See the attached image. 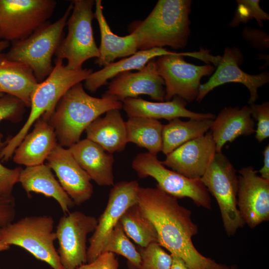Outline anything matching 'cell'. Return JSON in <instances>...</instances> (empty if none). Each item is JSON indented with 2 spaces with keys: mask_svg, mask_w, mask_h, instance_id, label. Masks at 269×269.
<instances>
[{
  "mask_svg": "<svg viewBox=\"0 0 269 269\" xmlns=\"http://www.w3.org/2000/svg\"><path fill=\"white\" fill-rule=\"evenodd\" d=\"M15 217V201L12 195H0V228L12 223Z\"/></svg>",
  "mask_w": 269,
  "mask_h": 269,
  "instance_id": "obj_38",
  "label": "cell"
},
{
  "mask_svg": "<svg viewBox=\"0 0 269 269\" xmlns=\"http://www.w3.org/2000/svg\"><path fill=\"white\" fill-rule=\"evenodd\" d=\"M264 155V165L258 171L263 178L269 180V145L268 144L263 152Z\"/></svg>",
  "mask_w": 269,
  "mask_h": 269,
  "instance_id": "obj_40",
  "label": "cell"
},
{
  "mask_svg": "<svg viewBox=\"0 0 269 269\" xmlns=\"http://www.w3.org/2000/svg\"><path fill=\"white\" fill-rule=\"evenodd\" d=\"M140 95H148L159 102L165 101V84L158 72L154 58L136 72H125L117 75L102 97L122 102L127 98H136Z\"/></svg>",
  "mask_w": 269,
  "mask_h": 269,
  "instance_id": "obj_16",
  "label": "cell"
},
{
  "mask_svg": "<svg viewBox=\"0 0 269 269\" xmlns=\"http://www.w3.org/2000/svg\"><path fill=\"white\" fill-rule=\"evenodd\" d=\"M137 204L154 226L158 244L183 260L190 269H230L196 249L192 238L198 233V226L190 210L180 205L177 198L157 187L139 186Z\"/></svg>",
  "mask_w": 269,
  "mask_h": 269,
  "instance_id": "obj_1",
  "label": "cell"
},
{
  "mask_svg": "<svg viewBox=\"0 0 269 269\" xmlns=\"http://www.w3.org/2000/svg\"><path fill=\"white\" fill-rule=\"evenodd\" d=\"M183 56H190L204 62L218 65L220 56H214L204 49L199 51L176 52L162 55L155 60L157 71L165 84V100L168 101L178 96L186 102L196 100L199 93L200 81L204 76L211 75L214 66L207 64L196 65L186 62Z\"/></svg>",
  "mask_w": 269,
  "mask_h": 269,
  "instance_id": "obj_5",
  "label": "cell"
},
{
  "mask_svg": "<svg viewBox=\"0 0 269 269\" xmlns=\"http://www.w3.org/2000/svg\"><path fill=\"white\" fill-rule=\"evenodd\" d=\"M123 107L128 117H141L168 121L181 117L193 119H213L215 116L210 113L194 112L186 108L187 102L175 96L168 101L152 102L137 98H129L122 102Z\"/></svg>",
  "mask_w": 269,
  "mask_h": 269,
  "instance_id": "obj_21",
  "label": "cell"
},
{
  "mask_svg": "<svg viewBox=\"0 0 269 269\" xmlns=\"http://www.w3.org/2000/svg\"><path fill=\"white\" fill-rule=\"evenodd\" d=\"M243 61V54L238 48L227 47L215 73L207 82L200 85L196 100L200 103L214 88L234 82L241 83L248 88L250 95L248 103H254L259 98L258 89L269 82V73L265 71L257 75L247 73L239 67Z\"/></svg>",
  "mask_w": 269,
  "mask_h": 269,
  "instance_id": "obj_14",
  "label": "cell"
},
{
  "mask_svg": "<svg viewBox=\"0 0 269 269\" xmlns=\"http://www.w3.org/2000/svg\"><path fill=\"white\" fill-rule=\"evenodd\" d=\"M242 36L252 47L258 50L264 51L269 48V34L262 29L246 26L243 29Z\"/></svg>",
  "mask_w": 269,
  "mask_h": 269,
  "instance_id": "obj_37",
  "label": "cell"
},
{
  "mask_svg": "<svg viewBox=\"0 0 269 269\" xmlns=\"http://www.w3.org/2000/svg\"><path fill=\"white\" fill-rule=\"evenodd\" d=\"M250 112L253 119L257 121L255 138L261 142L269 137V102L261 104H250Z\"/></svg>",
  "mask_w": 269,
  "mask_h": 269,
  "instance_id": "obj_35",
  "label": "cell"
},
{
  "mask_svg": "<svg viewBox=\"0 0 269 269\" xmlns=\"http://www.w3.org/2000/svg\"><path fill=\"white\" fill-rule=\"evenodd\" d=\"M111 252L124 257L132 269H138L140 256L125 233L119 222L111 232L104 248L103 253Z\"/></svg>",
  "mask_w": 269,
  "mask_h": 269,
  "instance_id": "obj_31",
  "label": "cell"
},
{
  "mask_svg": "<svg viewBox=\"0 0 269 269\" xmlns=\"http://www.w3.org/2000/svg\"><path fill=\"white\" fill-rule=\"evenodd\" d=\"M73 8L71 2L65 12L53 23L49 21L27 38L11 42L3 55L7 59L22 63L32 71L38 83L51 73L52 59L63 37V30Z\"/></svg>",
  "mask_w": 269,
  "mask_h": 269,
  "instance_id": "obj_6",
  "label": "cell"
},
{
  "mask_svg": "<svg viewBox=\"0 0 269 269\" xmlns=\"http://www.w3.org/2000/svg\"><path fill=\"white\" fill-rule=\"evenodd\" d=\"M33 125L32 131L24 136L12 155L15 163L26 167L44 163L58 144L55 131L47 121L40 117Z\"/></svg>",
  "mask_w": 269,
  "mask_h": 269,
  "instance_id": "obj_19",
  "label": "cell"
},
{
  "mask_svg": "<svg viewBox=\"0 0 269 269\" xmlns=\"http://www.w3.org/2000/svg\"><path fill=\"white\" fill-rule=\"evenodd\" d=\"M21 169L20 167L9 169L0 163V195H12L13 187L18 182Z\"/></svg>",
  "mask_w": 269,
  "mask_h": 269,
  "instance_id": "obj_36",
  "label": "cell"
},
{
  "mask_svg": "<svg viewBox=\"0 0 269 269\" xmlns=\"http://www.w3.org/2000/svg\"><path fill=\"white\" fill-rule=\"evenodd\" d=\"M54 220L50 215L27 216L0 228V240L15 245L43 261L53 269H64L54 242Z\"/></svg>",
  "mask_w": 269,
  "mask_h": 269,
  "instance_id": "obj_7",
  "label": "cell"
},
{
  "mask_svg": "<svg viewBox=\"0 0 269 269\" xmlns=\"http://www.w3.org/2000/svg\"><path fill=\"white\" fill-rule=\"evenodd\" d=\"M26 107L24 103L19 99L8 94H3L0 97V122L2 120L12 123L20 122ZM2 135L0 133V153L5 146L6 142L2 141Z\"/></svg>",
  "mask_w": 269,
  "mask_h": 269,
  "instance_id": "obj_34",
  "label": "cell"
},
{
  "mask_svg": "<svg viewBox=\"0 0 269 269\" xmlns=\"http://www.w3.org/2000/svg\"><path fill=\"white\" fill-rule=\"evenodd\" d=\"M119 262L114 254L104 252L94 261L84 264L76 269H119Z\"/></svg>",
  "mask_w": 269,
  "mask_h": 269,
  "instance_id": "obj_39",
  "label": "cell"
},
{
  "mask_svg": "<svg viewBox=\"0 0 269 269\" xmlns=\"http://www.w3.org/2000/svg\"><path fill=\"white\" fill-rule=\"evenodd\" d=\"M200 179L217 201L227 235H234L245 224L237 206L236 169L222 152H216Z\"/></svg>",
  "mask_w": 269,
  "mask_h": 269,
  "instance_id": "obj_9",
  "label": "cell"
},
{
  "mask_svg": "<svg viewBox=\"0 0 269 269\" xmlns=\"http://www.w3.org/2000/svg\"><path fill=\"white\" fill-rule=\"evenodd\" d=\"M212 133L182 144L166 155L164 166L191 179H200L216 153Z\"/></svg>",
  "mask_w": 269,
  "mask_h": 269,
  "instance_id": "obj_17",
  "label": "cell"
},
{
  "mask_svg": "<svg viewBox=\"0 0 269 269\" xmlns=\"http://www.w3.org/2000/svg\"><path fill=\"white\" fill-rule=\"evenodd\" d=\"M9 247L10 246L0 240V252L7 250Z\"/></svg>",
  "mask_w": 269,
  "mask_h": 269,
  "instance_id": "obj_43",
  "label": "cell"
},
{
  "mask_svg": "<svg viewBox=\"0 0 269 269\" xmlns=\"http://www.w3.org/2000/svg\"><path fill=\"white\" fill-rule=\"evenodd\" d=\"M140 263L138 269H170L172 258L157 242L139 247Z\"/></svg>",
  "mask_w": 269,
  "mask_h": 269,
  "instance_id": "obj_32",
  "label": "cell"
},
{
  "mask_svg": "<svg viewBox=\"0 0 269 269\" xmlns=\"http://www.w3.org/2000/svg\"><path fill=\"white\" fill-rule=\"evenodd\" d=\"M132 166L141 178L150 176L157 181L156 187L176 198L187 197L198 207L211 208V200L201 179H191L163 165L156 155L149 152L137 154Z\"/></svg>",
  "mask_w": 269,
  "mask_h": 269,
  "instance_id": "obj_10",
  "label": "cell"
},
{
  "mask_svg": "<svg viewBox=\"0 0 269 269\" xmlns=\"http://www.w3.org/2000/svg\"><path fill=\"white\" fill-rule=\"evenodd\" d=\"M230 269H237V267L235 266H232Z\"/></svg>",
  "mask_w": 269,
  "mask_h": 269,
  "instance_id": "obj_44",
  "label": "cell"
},
{
  "mask_svg": "<svg viewBox=\"0 0 269 269\" xmlns=\"http://www.w3.org/2000/svg\"><path fill=\"white\" fill-rule=\"evenodd\" d=\"M175 52L163 48H154L148 50H138L130 57L114 62L102 69L93 72L84 81V87L92 93L107 84V81L117 75L130 72L133 70H139L151 59L162 55L171 54Z\"/></svg>",
  "mask_w": 269,
  "mask_h": 269,
  "instance_id": "obj_27",
  "label": "cell"
},
{
  "mask_svg": "<svg viewBox=\"0 0 269 269\" xmlns=\"http://www.w3.org/2000/svg\"><path fill=\"white\" fill-rule=\"evenodd\" d=\"M54 0H0V40L24 39L48 21Z\"/></svg>",
  "mask_w": 269,
  "mask_h": 269,
  "instance_id": "obj_11",
  "label": "cell"
},
{
  "mask_svg": "<svg viewBox=\"0 0 269 269\" xmlns=\"http://www.w3.org/2000/svg\"><path fill=\"white\" fill-rule=\"evenodd\" d=\"M255 127L249 107H225L215 118L210 127L216 152H222L226 143L232 142L241 135L253 134Z\"/></svg>",
  "mask_w": 269,
  "mask_h": 269,
  "instance_id": "obj_22",
  "label": "cell"
},
{
  "mask_svg": "<svg viewBox=\"0 0 269 269\" xmlns=\"http://www.w3.org/2000/svg\"><path fill=\"white\" fill-rule=\"evenodd\" d=\"M139 184L135 180L122 181L113 185L110 190L106 207L89 240L87 263L94 261L103 253L105 245L113 230L125 212L137 203Z\"/></svg>",
  "mask_w": 269,
  "mask_h": 269,
  "instance_id": "obj_13",
  "label": "cell"
},
{
  "mask_svg": "<svg viewBox=\"0 0 269 269\" xmlns=\"http://www.w3.org/2000/svg\"><path fill=\"white\" fill-rule=\"evenodd\" d=\"M119 222L126 235L140 247H145L153 242L158 243L154 226L142 213L137 203L130 207Z\"/></svg>",
  "mask_w": 269,
  "mask_h": 269,
  "instance_id": "obj_30",
  "label": "cell"
},
{
  "mask_svg": "<svg viewBox=\"0 0 269 269\" xmlns=\"http://www.w3.org/2000/svg\"><path fill=\"white\" fill-rule=\"evenodd\" d=\"M63 60L55 58L49 75L38 83L31 99L30 112L19 131L6 142L0 159L7 161L35 122L40 117L48 121L62 96L72 86L85 81L93 72L92 69L70 70Z\"/></svg>",
  "mask_w": 269,
  "mask_h": 269,
  "instance_id": "obj_4",
  "label": "cell"
},
{
  "mask_svg": "<svg viewBox=\"0 0 269 269\" xmlns=\"http://www.w3.org/2000/svg\"><path fill=\"white\" fill-rule=\"evenodd\" d=\"M98 220L76 211L62 216L56 227L58 254L64 269H76L87 263L86 241L88 235L94 232Z\"/></svg>",
  "mask_w": 269,
  "mask_h": 269,
  "instance_id": "obj_12",
  "label": "cell"
},
{
  "mask_svg": "<svg viewBox=\"0 0 269 269\" xmlns=\"http://www.w3.org/2000/svg\"><path fill=\"white\" fill-rule=\"evenodd\" d=\"M3 95V94L0 93V97L1 96H2Z\"/></svg>",
  "mask_w": 269,
  "mask_h": 269,
  "instance_id": "obj_45",
  "label": "cell"
},
{
  "mask_svg": "<svg viewBox=\"0 0 269 269\" xmlns=\"http://www.w3.org/2000/svg\"><path fill=\"white\" fill-rule=\"evenodd\" d=\"M191 0H159L143 20L129 26L137 50L169 46L183 48L190 34Z\"/></svg>",
  "mask_w": 269,
  "mask_h": 269,
  "instance_id": "obj_2",
  "label": "cell"
},
{
  "mask_svg": "<svg viewBox=\"0 0 269 269\" xmlns=\"http://www.w3.org/2000/svg\"><path fill=\"white\" fill-rule=\"evenodd\" d=\"M172 262L170 269H190L185 263L180 258L171 254Z\"/></svg>",
  "mask_w": 269,
  "mask_h": 269,
  "instance_id": "obj_41",
  "label": "cell"
},
{
  "mask_svg": "<svg viewBox=\"0 0 269 269\" xmlns=\"http://www.w3.org/2000/svg\"><path fill=\"white\" fill-rule=\"evenodd\" d=\"M122 107V102L89 95L79 83L62 96L48 122L58 143L69 148L80 140L82 133L94 120L110 110Z\"/></svg>",
  "mask_w": 269,
  "mask_h": 269,
  "instance_id": "obj_3",
  "label": "cell"
},
{
  "mask_svg": "<svg viewBox=\"0 0 269 269\" xmlns=\"http://www.w3.org/2000/svg\"><path fill=\"white\" fill-rule=\"evenodd\" d=\"M72 11L66 25L68 32L55 52L56 58L66 59L70 70L82 68L87 60L99 56V48L93 32L92 20L95 18L93 0H73Z\"/></svg>",
  "mask_w": 269,
  "mask_h": 269,
  "instance_id": "obj_8",
  "label": "cell"
},
{
  "mask_svg": "<svg viewBox=\"0 0 269 269\" xmlns=\"http://www.w3.org/2000/svg\"><path fill=\"white\" fill-rule=\"evenodd\" d=\"M95 6L94 16L99 24L101 34L99 56L95 60V64L104 67L118 58L136 53L138 50L134 35L130 33L120 36L113 33L104 16L102 0H95Z\"/></svg>",
  "mask_w": 269,
  "mask_h": 269,
  "instance_id": "obj_24",
  "label": "cell"
},
{
  "mask_svg": "<svg viewBox=\"0 0 269 269\" xmlns=\"http://www.w3.org/2000/svg\"><path fill=\"white\" fill-rule=\"evenodd\" d=\"M87 138L112 153L124 149L127 142L126 122L119 109H112L99 117L86 129Z\"/></svg>",
  "mask_w": 269,
  "mask_h": 269,
  "instance_id": "obj_26",
  "label": "cell"
},
{
  "mask_svg": "<svg viewBox=\"0 0 269 269\" xmlns=\"http://www.w3.org/2000/svg\"><path fill=\"white\" fill-rule=\"evenodd\" d=\"M237 9L230 23L232 27L238 26L241 23H247L256 19L260 27L264 26L263 21L269 19V15L260 6V0H237Z\"/></svg>",
  "mask_w": 269,
  "mask_h": 269,
  "instance_id": "obj_33",
  "label": "cell"
},
{
  "mask_svg": "<svg viewBox=\"0 0 269 269\" xmlns=\"http://www.w3.org/2000/svg\"><path fill=\"white\" fill-rule=\"evenodd\" d=\"M237 206L245 224L254 228L269 219V180L251 166L239 170Z\"/></svg>",
  "mask_w": 269,
  "mask_h": 269,
  "instance_id": "obj_15",
  "label": "cell"
},
{
  "mask_svg": "<svg viewBox=\"0 0 269 269\" xmlns=\"http://www.w3.org/2000/svg\"><path fill=\"white\" fill-rule=\"evenodd\" d=\"M213 119H190L183 121L175 118L163 126L161 151L166 155L187 142L205 134L210 129Z\"/></svg>",
  "mask_w": 269,
  "mask_h": 269,
  "instance_id": "obj_28",
  "label": "cell"
},
{
  "mask_svg": "<svg viewBox=\"0 0 269 269\" xmlns=\"http://www.w3.org/2000/svg\"><path fill=\"white\" fill-rule=\"evenodd\" d=\"M18 182L28 195L35 192L55 199L65 214L69 213V209L75 205L46 164L22 169Z\"/></svg>",
  "mask_w": 269,
  "mask_h": 269,
  "instance_id": "obj_23",
  "label": "cell"
},
{
  "mask_svg": "<svg viewBox=\"0 0 269 269\" xmlns=\"http://www.w3.org/2000/svg\"><path fill=\"white\" fill-rule=\"evenodd\" d=\"M46 160V164L54 171L61 186L75 205H80L90 199L93 193L91 179L68 148L58 143Z\"/></svg>",
  "mask_w": 269,
  "mask_h": 269,
  "instance_id": "obj_18",
  "label": "cell"
},
{
  "mask_svg": "<svg viewBox=\"0 0 269 269\" xmlns=\"http://www.w3.org/2000/svg\"><path fill=\"white\" fill-rule=\"evenodd\" d=\"M9 41L0 40V56L3 53V51L9 46Z\"/></svg>",
  "mask_w": 269,
  "mask_h": 269,
  "instance_id": "obj_42",
  "label": "cell"
},
{
  "mask_svg": "<svg viewBox=\"0 0 269 269\" xmlns=\"http://www.w3.org/2000/svg\"><path fill=\"white\" fill-rule=\"evenodd\" d=\"M91 180L100 186H113L114 158L100 145L86 138L68 148Z\"/></svg>",
  "mask_w": 269,
  "mask_h": 269,
  "instance_id": "obj_20",
  "label": "cell"
},
{
  "mask_svg": "<svg viewBox=\"0 0 269 269\" xmlns=\"http://www.w3.org/2000/svg\"><path fill=\"white\" fill-rule=\"evenodd\" d=\"M163 125L158 120L141 117H130L126 122L128 142L146 148L156 155L161 151Z\"/></svg>",
  "mask_w": 269,
  "mask_h": 269,
  "instance_id": "obj_29",
  "label": "cell"
},
{
  "mask_svg": "<svg viewBox=\"0 0 269 269\" xmlns=\"http://www.w3.org/2000/svg\"><path fill=\"white\" fill-rule=\"evenodd\" d=\"M38 82L26 65L0 56V93L13 96L30 107L32 95Z\"/></svg>",
  "mask_w": 269,
  "mask_h": 269,
  "instance_id": "obj_25",
  "label": "cell"
}]
</instances>
